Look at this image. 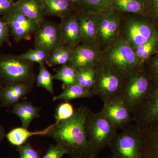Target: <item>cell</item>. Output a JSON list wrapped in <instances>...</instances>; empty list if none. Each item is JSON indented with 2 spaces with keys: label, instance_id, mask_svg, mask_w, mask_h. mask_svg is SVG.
I'll list each match as a JSON object with an SVG mask.
<instances>
[{
  "label": "cell",
  "instance_id": "6da1fadb",
  "mask_svg": "<svg viewBox=\"0 0 158 158\" xmlns=\"http://www.w3.org/2000/svg\"><path fill=\"white\" fill-rule=\"evenodd\" d=\"M90 110L88 107L80 106L70 118L55 123L45 136L53 139L71 158L89 157L95 155L88 144L85 127Z\"/></svg>",
  "mask_w": 158,
  "mask_h": 158
},
{
  "label": "cell",
  "instance_id": "7a4b0ae2",
  "mask_svg": "<svg viewBox=\"0 0 158 158\" xmlns=\"http://www.w3.org/2000/svg\"><path fill=\"white\" fill-rule=\"evenodd\" d=\"M101 61L126 78L145 67L134 49L119 34L102 49Z\"/></svg>",
  "mask_w": 158,
  "mask_h": 158
},
{
  "label": "cell",
  "instance_id": "3957f363",
  "mask_svg": "<svg viewBox=\"0 0 158 158\" xmlns=\"http://www.w3.org/2000/svg\"><path fill=\"white\" fill-rule=\"evenodd\" d=\"M87 140L95 154L110 145L117 134V129L102 110H90L85 123Z\"/></svg>",
  "mask_w": 158,
  "mask_h": 158
},
{
  "label": "cell",
  "instance_id": "277c9868",
  "mask_svg": "<svg viewBox=\"0 0 158 158\" xmlns=\"http://www.w3.org/2000/svg\"><path fill=\"white\" fill-rule=\"evenodd\" d=\"M118 34L134 49L158 36V28L149 19L143 15L122 19Z\"/></svg>",
  "mask_w": 158,
  "mask_h": 158
},
{
  "label": "cell",
  "instance_id": "5b68a950",
  "mask_svg": "<svg viewBox=\"0 0 158 158\" xmlns=\"http://www.w3.org/2000/svg\"><path fill=\"white\" fill-rule=\"evenodd\" d=\"M95 82L92 91L104 102L121 95L127 78L104 62L95 67Z\"/></svg>",
  "mask_w": 158,
  "mask_h": 158
},
{
  "label": "cell",
  "instance_id": "8992f818",
  "mask_svg": "<svg viewBox=\"0 0 158 158\" xmlns=\"http://www.w3.org/2000/svg\"><path fill=\"white\" fill-rule=\"evenodd\" d=\"M34 63L16 56H0V81L3 85L12 83H35Z\"/></svg>",
  "mask_w": 158,
  "mask_h": 158
},
{
  "label": "cell",
  "instance_id": "52a82bcc",
  "mask_svg": "<svg viewBox=\"0 0 158 158\" xmlns=\"http://www.w3.org/2000/svg\"><path fill=\"white\" fill-rule=\"evenodd\" d=\"M109 146L113 158H142L140 128L131 123L117 133Z\"/></svg>",
  "mask_w": 158,
  "mask_h": 158
},
{
  "label": "cell",
  "instance_id": "ba28073f",
  "mask_svg": "<svg viewBox=\"0 0 158 158\" xmlns=\"http://www.w3.org/2000/svg\"><path fill=\"white\" fill-rule=\"evenodd\" d=\"M153 83L145 67L127 78L120 95L132 115L147 96Z\"/></svg>",
  "mask_w": 158,
  "mask_h": 158
},
{
  "label": "cell",
  "instance_id": "9c48e42d",
  "mask_svg": "<svg viewBox=\"0 0 158 158\" xmlns=\"http://www.w3.org/2000/svg\"><path fill=\"white\" fill-rule=\"evenodd\" d=\"M120 13L111 8L94 15L97 28V44L102 49L118 35L123 19Z\"/></svg>",
  "mask_w": 158,
  "mask_h": 158
},
{
  "label": "cell",
  "instance_id": "30bf717a",
  "mask_svg": "<svg viewBox=\"0 0 158 158\" xmlns=\"http://www.w3.org/2000/svg\"><path fill=\"white\" fill-rule=\"evenodd\" d=\"M133 121L139 128L148 127L158 121V80L133 113Z\"/></svg>",
  "mask_w": 158,
  "mask_h": 158
},
{
  "label": "cell",
  "instance_id": "8fae6325",
  "mask_svg": "<svg viewBox=\"0 0 158 158\" xmlns=\"http://www.w3.org/2000/svg\"><path fill=\"white\" fill-rule=\"evenodd\" d=\"M102 52L96 44L81 43L74 48L69 64L77 71L95 68L100 62Z\"/></svg>",
  "mask_w": 158,
  "mask_h": 158
},
{
  "label": "cell",
  "instance_id": "7c38bea8",
  "mask_svg": "<svg viewBox=\"0 0 158 158\" xmlns=\"http://www.w3.org/2000/svg\"><path fill=\"white\" fill-rule=\"evenodd\" d=\"M4 17L16 43L31 39L39 27L36 23L26 17L15 8Z\"/></svg>",
  "mask_w": 158,
  "mask_h": 158
},
{
  "label": "cell",
  "instance_id": "4fadbf2b",
  "mask_svg": "<svg viewBox=\"0 0 158 158\" xmlns=\"http://www.w3.org/2000/svg\"><path fill=\"white\" fill-rule=\"evenodd\" d=\"M61 45L59 24L44 21L34 34V48L42 50L51 55Z\"/></svg>",
  "mask_w": 158,
  "mask_h": 158
},
{
  "label": "cell",
  "instance_id": "5bb4252c",
  "mask_svg": "<svg viewBox=\"0 0 158 158\" xmlns=\"http://www.w3.org/2000/svg\"><path fill=\"white\" fill-rule=\"evenodd\" d=\"M101 110L117 129H123L133 121L132 114L121 95L104 102Z\"/></svg>",
  "mask_w": 158,
  "mask_h": 158
},
{
  "label": "cell",
  "instance_id": "9a60e30c",
  "mask_svg": "<svg viewBox=\"0 0 158 158\" xmlns=\"http://www.w3.org/2000/svg\"><path fill=\"white\" fill-rule=\"evenodd\" d=\"M61 44L74 48L81 43V36L78 15L70 14L59 24Z\"/></svg>",
  "mask_w": 158,
  "mask_h": 158
},
{
  "label": "cell",
  "instance_id": "2e32d148",
  "mask_svg": "<svg viewBox=\"0 0 158 158\" xmlns=\"http://www.w3.org/2000/svg\"><path fill=\"white\" fill-rule=\"evenodd\" d=\"M34 83L23 82L3 85L0 89V101L2 106L9 107L19 102L32 91Z\"/></svg>",
  "mask_w": 158,
  "mask_h": 158
},
{
  "label": "cell",
  "instance_id": "e0dca14e",
  "mask_svg": "<svg viewBox=\"0 0 158 158\" xmlns=\"http://www.w3.org/2000/svg\"><path fill=\"white\" fill-rule=\"evenodd\" d=\"M142 138V158H158V121L147 127L140 128Z\"/></svg>",
  "mask_w": 158,
  "mask_h": 158
},
{
  "label": "cell",
  "instance_id": "ac0fdd59",
  "mask_svg": "<svg viewBox=\"0 0 158 158\" xmlns=\"http://www.w3.org/2000/svg\"><path fill=\"white\" fill-rule=\"evenodd\" d=\"M15 8L39 27L44 21L45 14L40 0H18L15 2Z\"/></svg>",
  "mask_w": 158,
  "mask_h": 158
},
{
  "label": "cell",
  "instance_id": "d6986e66",
  "mask_svg": "<svg viewBox=\"0 0 158 158\" xmlns=\"http://www.w3.org/2000/svg\"><path fill=\"white\" fill-rule=\"evenodd\" d=\"M81 41V43L96 44L97 28L95 15L87 12H82L78 15Z\"/></svg>",
  "mask_w": 158,
  "mask_h": 158
},
{
  "label": "cell",
  "instance_id": "ffe728a7",
  "mask_svg": "<svg viewBox=\"0 0 158 158\" xmlns=\"http://www.w3.org/2000/svg\"><path fill=\"white\" fill-rule=\"evenodd\" d=\"M53 124L45 129L37 131H30L28 129L23 127L15 128L11 130L6 135V138L10 144L14 146H18L26 143L29 138L34 135L45 136L53 126Z\"/></svg>",
  "mask_w": 158,
  "mask_h": 158
},
{
  "label": "cell",
  "instance_id": "44dd1931",
  "mask_svg": "<svg viewBox=\"0 0 158 158\" xmlns=\"http://www.w3.org/2000/svg\"><path fill=\"white\" fill-rule=\"evenodd\" d=\"M44 14L55 15L61 19L71 14L72 4L68 0H40Z\"/></svg>",
  "mask_w": 158,
  "mask_h": 158
},
{
  "label": "cell",
  "instance_id": "7402d4cb",
  "mask_svg": "<svg viewBox=\"0 0 158 158\" xmlns=\"http://www.w3.org/2000/svg\"><path fill=\"white\" fill-rule=\"evenodd\" d=\"M146 0H112V7L120 12L145 16Z\"/></svg>",
  "mask_w": 158,
  "mask_h": 158
},
{
  "label": "cell",
  "instance_id": "603a6c76",
  "mask_svg": "<svg viewBox=\"0 0 158 158\" xmlns=\"http://www.w3.org/2000/svg\"><path fill=\"white\" fill-rule=\"evenodd\" d=\"M94 96V94L92 91L87 90L76 84L65 87L62 93L54 97L53 101L62 100L64 102H69L75 99L90 98Z\"/></svg>",
  "mask_w": 158,
  "mask_h": 158
},
{
  "label": "cell",
  "instance_id": "cb8c5ba5",
  "mask_svg": "<svg viewBox=\"0 0 158 158\" xmlns=\"http://www.w3.org/2000/svg\"><path fill=\"white\" fill-rule=\"evenodd\" d=\"M73 49L68 46H59L51 54L45 63L50 67L68 64Z\"/></svg>",
  "mask_w": 158,
  "mask_h": 158
},
{
  "label": "cell",
  "instance_id": "d4e9b609",
  "mask_svg": "<svg viewBox=\"0 0 158 158\" xmlns=\"http://www.w3.org/2000/svg\"><path fill=\"white\" fill-rule=\"evenodd\" d=\"M158 45V36L134 49L138 60L142 65L145 66L149 59L157 52Z\"/></svg>",
  "mask_w": 158,
  "mask_h": 158
},
{
  "label": "cell",
  "instance_id": "484cf974",
  "mask_svg": "<svg viewBox=\"0 0 158 158\" xmlns=\"http://www.w3.org/2000/svg\"><path fill=\"white\" fill-rule=\"evenodd\" d=\"M78 71L69 64L62 65L53 75L54 80H59L65 87L77 84Z\"/></svg>",
  "mask_w": 158,
  "mask_h": 158
},
{
  "label": "cell",
  "instance_id": "4316f807",
  "mask_svg": "<svg viewBox=\"0 0 158 158\" xmlns=\"http://www.w3.org/2000/svg\"><path fill=\"white\" fill-rule=\"evenodd\" d=\"M53 75L49 72L45 63L40 64L39 71L36 77V84L37 87H42L51 94L54 93Z\"/></svg>",
  "mask_w": 158,
  "mask_h": 158
},
{
  "label": "cell",
  "instance_id": "83f0119b",
  "mask_svg": "<svg viewBox=\"0 0 158 158\" xmlns=\"http://www.w3.org/2000/svg\"><path fill=\"white\" fill-rule=\"evenodd\" d=\"M112 0H83L80 4L85 9L83 12L98 14L112 8Z\"/></svg>",
  "mask_w": 158,
  "mask_h": 158
},
{
  "label": "cell",
  "instance_id": "f1b7e54d",
  "mask_svg": "<svg viewBox=\"0 0 158 158\" xmlns=\"http://www.w3.org/2000/svg\"><path fill=\"white\" fill-rule=\"evenodd\" d=\"M95 78V68L78 71L77 84L87 90L92 91Z\"/></svg>",
  "mask_w": 158,
  "mask_h": 158
},
{
  "label": "cell",
  "instance_id": "f546056e",
  "mask_svg": "<svg viewBox=\"0 0 158 158\" xmlns=\"http://www.w3.org/2000/svg\"><path fill=\"white\" fill-rule=\"evenodd\" d=\"M50 55V54L42 50L34 48L31 49L24 53L16 56L19 59H25L33 63L36 62L40 64L45 63Z\"/></svg>",
  "mask_w": 158,
  "mask_h": 158
},
{
  "label": "cell",
  "instance_id": "4dcf8cb0",
  "mask_svg": "<svg viewBox=\"0 0 158 158\" xmlns=\"http://www.w3.org/2000/svg\"><path fill=\"white\" fill-rule=\"evenodd\" d=\"M75 110L73 106L68 102H64L57 106L55 113L56 123L66 120L73 116Z\"/></svg>",
  "mask_w": 158,
  "mask_h": 158
},
{
  "label": "cell",
  "instance_id": "1f68e13d",
  "mask_svg": "<svg viewBox=\"0 0 158 158\" xmlns=\"http://www.w3.org/2000/svg\"><path fill=\"white\" fill-rule=\"evenodd\" d=\"M145 16L158 28V0H146Z\"/></svg>",
  "mask_w": 158,
  "mask_h": 158
},
{
  "label": "cell",
  "instance_id": "d6a6232c",
  "mask_svg": "<svg viewBox=\"0 0 158 158\" xmlns=\"http://www.w3.org/2000/svg\"><path fill=\"white\" fill-rule=\"evenodd\" d=\"M11 112L19 117L21 121L23 127L27 129L28 128L29 126L32 121L22 106L20 102L12 106Z\"/></svg>",
  "mask_w": 158,
  "mask_h": 158
},
{
  "label": "cell",
  "instance_id": "836d02e7",
  "mask_svg": "<svg viewBox=\"0 0 158 158\" xmlns=\"http://www.w3.org/2000/svg\"><path fill=\"white\" fill-rule=\"evenodd\" d=\"M145 68L154 82L158 80V52H156L148 61Z\"/></svg>",
  "mask_w": 158,
  "mask_h": 158
},
{
  "label": "cell",
  "instance_id": "e575fe53",
  "mask_svg": "<svg viewBox=\"0 0 158 158\" xmlns=\"http://www.w3.org/2000/svg\"><path fill=\"white\" fill-rule=\"evenodd\" d=\"M17 151L20 158H41L39 153L29 142L17 147Z\"/></svg>",
  "mask_w": 158,
  "mask_h": 158
},
{
  "label": "cell",
  "instance_id": "d590c367",
  "mask_svg": "<svg viewBox=\"0 0 158 158\" xmlns=\"http://www.w3.org/2000/svg\"><path fill=\"white\" fill-rule=\"evenodd\" d=\"M67 154L65 150L62 146L56 144H51L44 156L41 158H62Z\"/></svg>",
  "mask_w": 158,
  "mask_h": 158
},
{
  "label": "cell",
  "instance_id": "8d00e7d4",
  "mask_svg": "<svg viewBox=\"0 0 158 158\" xmlns=\"http://www.w3.org/2000/svg\"><path fill=\"white\" fill-rule=\"evenodd\" d=\"M20 103L32 121L35 118L40 117L39 113L41 108L35 106L31 102L27 100L23 101Z\"/></svg>",
  "mask_w": 158,
  "mask_h": 158
},
{
  "label": "cell",
  "instance_id": "74e56055",
  "mask_svg": "<svg viewBox=\"0 0 158 158\" xmlns=\"http://www.w3.org/2000/svg\"><path fill=\"white\" fill-rule=\"evenodd\" d=\"M10 30L5 19H0V45L9 41Z\"/></svg>",
  "mask_w": 158,
  "mask_h": 158
},
{
  "label": "cell",
  "instance_id": "f35d334b",
  "mask_svg": "<svg viewBox=\"0 0 158 158\" xmlns=\"http://www.w3.org/2000/svg\"><path fill=\"white\" fill-rule=\"evenodd\" d=\"M15 2L12 0H0V15L5 16L15 8Z\"/></svg>",
  "mask_w": 158,
  "mask_h": 158
},
{
  "label": "cell",
  "instance_id": "ab89813d",
  "mask_svg": "<svg viewBox=\"0 0 158 158\" xmlns=\"http://www.w3.org/2000/svg\"><path fill=\"white\" fill-rule=\"evenodd\" d=\"M4 136H5L4 130L3 129L2 127L0 124V143H1V141H2L3 138H4Z\"/></svg>",
  "mask_w": 158,
  "mask_h": 158
},
{
  "label": "cell",
  "instance_id": "60d3db41",
  "mask_svg": "<svg viewBox=\"0 0 158 158\" xmlns=\"http://www.w3.org/2000/svg\"><path fill=\"white\" fill-rule=\"evenodd\" d=\"M72 4H80L83 0H68Z\"/></svg>",
  "mask_w": 158,
  "mask_h": 158
},
{
  "label": "cell",
  "instance_id": "b9f144b4",
  "mask_svg": "<svg viewBox=\"0 0 158 158\" xmlns=\"http://www.w3.org/2000/svg\"><path fill=\"white\" fill-rule=\"evenodd\" d=\"M81 158H98V157L97 156V155H94L92 156L89 157H85Z\"/></svg>",
  "mask_w": 158,
  "mask_h": 158
},
{
  "label": "cell",
  "instance_id": "7bdbcfd3",
  "mask_svg": "<svg viewBox=\"0 0 158 158\" xmlns=\"http://www.w3.org/2000/svg\"><path fill=\"white\" fill-rule=\"evenodd\" d=\"M3 86L2 84V82L0 81V89L2 88V87Z\"/></svg>",
  "mask_w": 158,
  "mask_h": 158
},
{
  "label": "cell",
  "instance_id": "ee69618b",
  "mask_svg": "<svg viewBox=\"0 0 158 158\" xmlns=\"http://www.w3.org/2000/svg\"><path fill=\"white\" fill-rule=\"evenodd\" d=\"M12 1H14V2H16V1H17L18 0H12Z\"/></svg>",
  "mask_w": 158,
  "mask_h": 158
},
{
  "label": "cell",
  "instance_id": "f6af8a7d",
  "mask_svg": "<svg viewBox=\"0 0 158 158\" xmlns=\"http://www.w3.org/2000/svg\"><path fill=\"white\" fill-rule=\"evenodd\" d=\"M157 52H158V45L157 50Z\"/></svg>",
  "mask_w": 158,
  "mask_h": 158
},
{
  "label": "cell",
  "instance_id": "bcb514c9",
  "mask_svg": "<svg viewBox=\"0 0 158 158\" xmlns=\"http://www.w3.org/2000/svg\"><path fill=\"white\" fill-rule=\"evenodd\" d=\"M111 158H113V157H111Z\"/></svg>",
  "mask_w": 158,
  "mask_h": 158
}]
</instances>
